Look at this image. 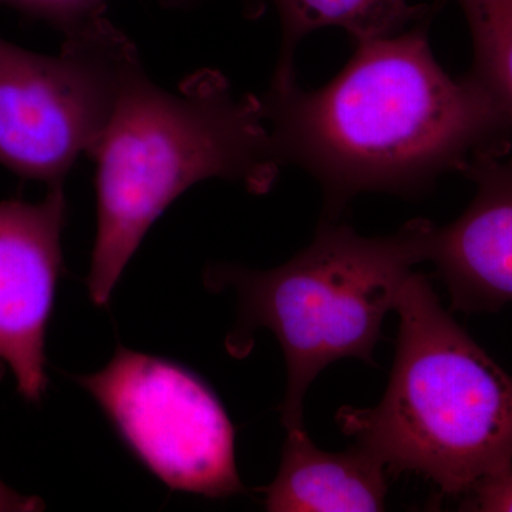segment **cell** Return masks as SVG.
I'll use <instances>...</instances> for the list:
<instances>
[{
	"label": "cell",
	"instance_id": "8992f818",
	"mask_svg": "<svg viewBox=\"0 0 512 512\" xmlns=\"http://www.w3.org/2000/svg\"><path fill=\"white\" fill-rule=\"evenodd\" d=\"M124 446L174 491L225 498L244 493L235 431L221 400L197 373L119 346L99 372L76 376Z\"/></svg>",
	"mask_w": 512,
	"mask_h": 512
},
{
	"label": "cell",
	"instance_id": "5b68a950",
	"mask_svg": "<svg viewBox=\"0 0 512 512\" xmlns=\"http://www.w3.org/2000/svg\"><path fill=\"white\" fill-rule=\"evenodd\" d=\"M143 70L136 46L106 15L64 36L57 56L0 37V165L47 188L64 185Z\"/></svg>",
	"mask_w": 512,
	"mask_h": 512
},
{
	"label": "cell",
	"instance_id": "7a4b0ae2",
	"mask_svg": "<svg viewBox=\"0 0 512 512\" xmlns=\"http://www.w3.org/2000/svg\"><path fill=\"white\" fill-rule=\"evenodd\" d=\"M90 157L97 231L87 289L97 306L110 302L148 231L185 191L221 178L266 194L281 170L259 96H239L210 69L174 92L138 73Z\"/></svg>",
	"mask_w": 512,
	"mask_h": 512
},
{
	"label": "cell",
	"instance_id": "9c48e42d",
	"mask_svg": "<svg viewBox=\"0 0 512 512\" xmlns=\"http://www.w3.org/2000/svg\"><path fill=\"white\" fill-rule=\"evenodd\" d=\"M262 493L272 512L382 511L386 467L365 448L329 453L305 427L286 430L281 467Z\"/></svg>",
	"mask_w": 512,
	"mask_h": 512
},
{
	"label": "cell",
	"instance_id": "277c9868",
	"mask_svg": "<svg viewBox=\"0 0 512 512\" xmlns=\"http://www.w3.org/2000/svg\"><path fill=\"white\" fill-rule=\"evenodd\" d=\"M429 225L416 220L392 235L363 237L342 222L322 220L311 245L278 268L222 264L208 269L205 285L211 291L237 295L229 353L247 356L261 328L271 330L281 345L286 430L305 427L306 393L330 363L356 357L373 365L384 316L396 309L414 266L426 262Z\"/></svg>",
	"mask_w": 512,
	"mask_h": 512
},
{
	"label": "cell",
	"instance_id": "30bf717a",
	"mask_svg": "<svg viewBox=\"0 0 512 512\" xmlns=\"http://www.w3.org/2000/svg\"><path fill=\"white\" fill-rule=\"evenodd\" d=\"M272 3L279 16L282 45L271 86L296 82L295 59L302 40L326 28L345 30L353 42L396 35L430 19L431 8L409 0H255V16Z\"/></svg>",
	"mask_w": 512,
	"mask_h": 512
},
{
	"label": "cell",
	"instance_id": "6da1fadb",
	"mask_svg": "<svg viewBox=\"0 0 512 512\" xmlns=\"http://www.w3.org/2000/svg\"><path fill=\"white\" fill-rule=\"evenodd\" d=\"M430 19L356 40L342 72L318 90L298 83L259 96L276 157L312 175L323 220L339 221L365 192L420 195L467 171L512 127L474 79H453L431 52Z\"/></svg>",
	"mask_w": 512,
	"mask_h": 512
},
{
	"label": "cell",
	"instance_id": "5bb4252c",
	"mask_svg": "<svg viewBox=\"0 0 512 512\" xmlns=\"http://www.w3.org/2000/svg\"><path fill=\"white\" fill-rule=\"evenodd\" d=\"M45 510L40 498L20 494L0 480V512H32Z\"/></svg>",
	"mask_w": 512,
	"mask_h": 512
},
{
	"label": "cell",
	"instance_id": "ba28073f",
	"mask_svg": "<svg viewBox=\"0 0 512 512\" xmlns=\"http://www.w3.org/2000/svg\"><path fill=\"white\" fill-rule=\"evenodd\" d=\"M497 151L468 165L477 194L463 215L427 229L426 262L436 264L460 311H495L512 302V157Z\"/></svg>",
	"mask_w": 512,
	"mask_h": 512
},
{
	"label": "cell",
	"instance_id": "7c38bea8",
	"mask_svg": "<svg viewBox=\"0 0 512 512\" xmlns=\"http://www.w3.org/2000/svg\"><path fill=\"white\" fill-rule=\"evenodd\" d=\"M106 2L107 0H0V5L18 10L30 18L42 20L66 36L103 16Z\"/></svg>",
	"mask_w": 512,
	"mask_h": 512
},
{
	"label": "cell",
	"instance_id": "3957f363",
	"mask_svg": "<svg viewBox=\"0 0 512 512\" xmlns=\"http://www.w3.org/2000/svg\"><path fill=\"white\" fill-rule=\"evenodd\" d=\"M396 357L376 407L336 421L392 473H417L446 495L468 494L512 468V377L458 326L426 276L404 284Z\"/></svg>",
	"mask_w": 512,
	"mask_h": 512
},
{
	"label": "cell",
	"instance_id": "8fae6325",
	"mask_svg": "<svg viewBox=\"0 0 512 512\" xmlns=\"http://www.w3.org/2000/svg\"><path fill=\"white\" fill-rule=\"evenodd\" d=\"M474 47L471 76L512 126V0H456Z\"/></svg>",
	"mask_w": 512,
	"mask_h": 512
},
{
	"label": "cell",
	"instance_id": "52a82bcc",
	"mask_svg": "<svg viewBox=\"0 0 512 512\" xmlns=\"http://www.w3.org/2000/svg\"><path fill=\"white\" fill-rule=\"evenodd\" d=\"M63 185L39 202L0 201V379L10 370L30 403L46 393V336L63 274Z\"/></svg>",
	"mask_w": 512,
	"mask_h": 512
},
{
	"label": "cell",
	"instance_id": "4fadbf2b",
	"mask_svg": "<svg viewBox=\"0 0 512 512\" xmlns=\"http://www.w3.org/2000/svg\"><path fill=\"white\" fill-rule=\"evenodd\" d=\"M461 507L467 511L512 512V468L476 485Z\"/></svg>",
	"mask_w": 512,
	"mask_h": 512
},
{
	"label": "cell",
	"instance_id": "9a60e30c",
	"mask_svg": "<svg viewBox=\"0 0 512 512\" xmlns=\"http://www.w3.org/2000/svg\"><path fill=\"white\" fill-rule=\"evenodd\" d=\"M205 0H161L164 6L167 8H192V6L200 5ZM242 6H244L245 15L248 18H255V0H241Z\"/></svg>",
	"mask_w": 512,
	"mask_h": 512
}]
</instances>
